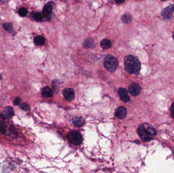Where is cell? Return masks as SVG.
I'll use <instances>...</instances> for the list:
<instances>
[{
	"mask_svg": "<svg viewBox=\"0 0 174 173\" xmlns=\"http://www.w3.org/2000/svg\"><path fill=\"white\" fill-rule=\"evenodd\" d=\"M141 91V86L136 83H132L128 88V92L133 96H137L140 93Z\"/></svg>",
	"mask_w": 174,
	"mask_h": 173,
	"instance_id": "cell-8",
	"label": "cell"
},
{
	"mask_svg": "<svg viewBox=\"0 0 174 173\" xmlns=\"http://www.w3.org/2000/svg\"><path fill=\"white\" fill-rule=\"evenodd\" d=\"M118 93L121 100L125 102L128 103L130 101V97L128 95V91L125 88H120L118 90Z\"/></svg>",
	"mask_w": 174,
	"mask_h": 173,
	"instance_id": "cell-10",
	"label": "cell"
},
{
	"mask_svg": "<svg viewBox=\"0 0 174 173\" xmlns=\"http://www.w3.org/2000/svg\"><path fill=\"white\" fill-rule=\"evenodd\" d=\"M83 47L85 48H92L95 47V44L92 39H87L82 44Z\"/></svg>",
	"mask_w": 174,
	"mask_h": 173,
	"instance_id": "cell-14",
	"label": "cell"
},
{
	"mask_svg": "<svg viewBox=\"0 0 174 173\" xmlns=\"http://www.w3.org/2000/svg\"><path fill=\"white\" fill-rule=\"evenodd\" d=\"M115 2L119 4H122L125 2V0H115Z\"/></svg>",
	"mask_w": 174,
	"mask_h": 173,
	"instance_id": "cell-25",
	"label": "cell"
},
{
	"mask_svg": "<svg viewBox=\"0 0 174 173\" xmlns=\"http://www.w3.org/2000/svg\"><path fill=\"white\" fill-rule=\"evenodd\" d=\"M161 1H167V0H161Z\"/></svg>",
	"mask_w": 174,
	"mask_h": 173,
	"instance_id": "cell-29",
	"label": "cell"
},
{
	"mask_svg": "<svg viewBox=\"0 0 174 173\" xmlns=\"http://www.w3.org/2000/svg\"><path fill=\"white\" fill-rule=\"evenodd\" d=\"M172 38L174 40V32L172 33Z\"/></svg>",
	"mask_w": 174,
	"mask_h": 173,
	"instance_id": "cell-28",
	"label": "cell"
},
{
	"mask_svg": "<svg viewBox=\"0 0 174 173\" xmlns=\"http://www.w3.org/2000/svg\"><path fill=\"white\" fill-rule=\"evenodd\" d=\"M72 122L74 125L76 127H81L85 125V120L82 116L75 117L72 119Z\"/></svg>",
	"mask_w": 174,
	"mask_h": 173,
	"instance_id": "cell-12",
	"label": "cell"
},
{
	"mask_svg": "<svg viewBox=\"0 0 174 173\" xmlns=\"http://www.w3.org/2000/svg\"><path fill=\"white\" fill-rule=\"evenodd\" d=\"M54 3L52 1H50L45 4L42 10V15L45 19L50 21L52 18V11L54 7Z\"/></svg>",
	"mask_w": 174,
	"mask_h": 173,
	"instance_id": "cell-5",
	"label": "cell"
},
{
	"mask_svg": "<svg viewBox=\"0 0 174 173\" xmlns=\"http://www.w3.org/2000/svg\"><path fill=\"white\" fill-rule=\"evenodd\" d=\"M122 20L123 23L128 24L132 21V17L129 14H125L122 17Z\"/></svg>",
	"mask_w": 174,
	"mask_h": 173,
	"instance_id": "cell-17",
	"label": "cell"
},
{
	"mask_svg": "<svg viewBox=\"0 0 174 173\" xmlns=\"http://www.w3.org/2000/svg\"><path fill=\"white\" fill-rule=\"evenodd\" d=\"M101 47L104 49H106L111 48L112 46V43L110 40L107 39H104L101 41Z\"/></svg>",
	"mask_w": 174,
	"mask_h": 173,
	"instance_id": "cell-15",
	"label": "cell"
},
{
	"mask_svg": "<svg viewBox=\"0 0 174 173\" xmlns=\"http://www.w3.org/2000/svg\"><path fill=\"white\" fill-rule=\"evenodd\" d=\"M20 102H21V98L19 97H17L16 98H15L14 100V103L16 106H19L20 105Z\"/></svg>",
	"mask_w": 174,
	"mask_h": 173,
	"instance_id": "cell-23",
	"label": "cell"
},
{
	"mask_svg": "<svg viewBox=\"0 0 174 173\" xmlns=\"http://www.w3.org/2000/svg\"><path fill=\"white\" fill-rule=\"evenodd\" d=\"M3 28L6 31H7V32L10 33L12 32L13 29H14L12 24L11 23H9V22L4 23L3 25Z\"/></svg>",
	"mask_w": 174,
	"mask_h": 173,
	"instance_id": "cell-19",
	"label": "cell"
},
{
	"mask_svg": "<svg viewBox=\"0 0 174 173\" xmlns=\"http://www.w3.org/2000/svg\"><path fill=\"white\" fill-rule=\"evenodd\" d=\"M32 16L35 20L38 21V22L42 21L43 19V15L39 12H32Z\"/></svg>",
	"mask_w": 174,
	"mask_h": 173,
	"instance_id": "cell-18",
	"label": "cell"
},
{
	"mask_svg": "<svg viewBox=\"0 0 174 173\" xmlns=\"http://www.w3.org/2000/svg\"><path fill=\"white\" fill-rule=\"evenodd\" d=\"M174 13V4H171L164 8L161 12V15L165 20H170Z\"/></svg>",
	"mask_w": 174,
	"mask_h": 173,
	"instance_id": "cell-6",
	"label": "cell"
},
{
	"mask_svg": "<svg viewBox=\"0 0 174 173\" xmlns=\"http://www.w3.org/2000/svg\"><path fill=\"white\" fill-rule=\"evenodd\" d=\"M127 109L125 107H118L115 112V115L120 119L125 118L127 115Z\"/></svg>",
	"mask_w": 174,
	"mask_h": 173,
	"instance_id": "cell-9",
	"label": "cell"
},
{
	"mask_svg": "<svg viewBox=\"0 0 174 173\" xmlns=\"http://www.w3.org/2000/svg\"></svg>",
	"mask_w": 174,
	"mask_h": 173,
	"instance_id": "cell-30",
	"label": "cell"
},
{
	"mask_svg": "<svg viewBox=\"0 0 174 173\" xmlns=\"http://www.w3.org/2000/svg\"><path fill=\"white\" fill-rule=\"evenodd\" d=\"M20 109H22L25 111H29L30 110V106L28 105V104L27 103H24L20 105Z\"/></svg>",
	"mask_w": 174,
	"mask_h": 173,
	"instance_id": "cell-20",
	"label": "cell"
},
{
	"mask_svg": "<svg viewBox=\"0 0 174 173\" xmlns=\"http://www.w3.org/2000/svg\"><path fill=\"white\" fill-rule=\"evenodd\" d=\"M67 139L69 143L74 145H80L82 141V135L78 131L72 130L67 135Z\"/></svg>",
	"mask_w": 174,
	"mask_h": 173,
	"instance_id": "cell-4",
	"label": "cell"
},
{
	"mask_svg": "<svg viewBox=\"0 0 174 173\" xmlns=\"http://www.w3.org/2000/svg\"><path fill=\"white\" fill-rule=\"evenodd\" d=\"M54 92L49 86H45L42 90V95L44 98H50L52 97Z\"/></svg>",
	"mask_w": 174,
	"mask_h": 173,
	"instance_id": "cell-13",
	"label": "cell"
},
{
	"mask_svg": "<svg viewBox=\"0 0 174 173\" xmlns=\"http://www.w3.org/2000/svg\"><path fill=\"white\" fill-rule=\"evenodd\" d=\"M19 14L20 16H26L28 14V10L25 7H22V8L19 9Z\"/></svg>",
	"mask_w": 174,
	"mask_h": 173,
	"instance_id": "cell-21",
	"label": "cell"
},
{
	"mask_svg": "<svg viewBox=\"0 0 174 173\" xmlns=\"http://www.w3.org/2000/svg\"><path fill=\"white\" fill-rule=\"evenodd\" d=\"M44 38L41 36H37L34 39V43L37 46H42L44 44Z\"/></svg>",
	"mask_w": 174,
	"mask_h": 173,
	"instance_id": "cell-16",
	"label": "cell"
},
{
	"mask_svg": "<svg viewBox=\"0 0 174 173\" xmlns=\"http://www.w3.org/2000/svg\"><path fill=\"white\" fill-rule=\"evenodd\" d=\"M2 74H1V73L0 72V80H2Z\"/></svg>",
	"mask_w": 174,
	"mask_h": 173,
	"instance_id": "cell-27",
	"label": "cell"
},
{
	"mask_svg": "<svg viewBox=\"0 0 174 173\" xmlns=\"http://www.w3.org/2000/svg\"><path fill=\"white\" fill-rule=\"evenodd\" d=\"M137 133L144 141H150L156 135V130L154 127L148 123H143L137 128Z\"/></svg>",
	"mask_w": 174,
	"mask_h": 173,
	"instance_id": "cell-2",
	"label": "cell"
},
{
	"mask_svg": "<svg viewBox=\"0 0 174 173\" xmlns=\"http://www.w3.org/2000/svg\"><path fill=\"white\" fill-rule=\"evenodd\" d=\"M170 110H171V116H172V118L174 119V102L172 104V106H171Z\"/></svg>",
	"mask_w": 174,
	"mask_h": 173,
	"instance_id": "cell-24",
	"label": "cell"
},
{
	"mask_svg": "<svg viewBox=\"0 0 174 173\" xmlns=\"http://www.w3.org/2000/svg\"><path fill=\"white\" fill-rule=\"evenodd\" d=\"M63 94L66 100L68 101H71L74 98V92L71 88H67L64 89Z\"/></svg>",
	"mask_w": 174,
	"mask_h": 173,
	"instance_id": "cell-11",
	"label": "cell"
},
{
	"mask_svg": "<svg viewBox=\"0 0 174 173\" xmlns=\"http://www.w3.org/2000/svg\"><path fill=\"white\" fill-rule=\"evenodd\" d=\"M6 127L4 123L0 122V133H5Z\"/></svg>",
	"mask_w": 174,
	"mask_h": 173,
	"instance_id": "cell-22",
	"label": "cell"
},
{
	"mask_svg": "<svg viewBox=\"0 0 174 173\" xmlns=\"http://www.w3.org/2000/svg\"><path fill=\"white\" fill-rule=\"evenodd\" d=\"M14 115V111L13 107L10 106L5 107L1 113V117L3 119H10Z\"/></svg>",
	"mask_w": 174,
	"mask_h": 173,
	"instance_id": "cell-7",
	"label": "cell"
},
{
	"mask_svg": "<svg viewBox=\"0 0 174 173\" xmlns=\"http://www.w3.org/2000/svg\"><path fill=\"white\" fill-rule=\"evenodd\" d=\"M124 68L129 74L138 75L141 70V62L134 55H126L124 58Z\"/></svg>",
	"mask_w": 174,
	"mask_h": 173,
	"instance_id": "cell-1",
	"label": "cell"
},
{
	"mask_svg": "<svg viewBox=\"0 0 174 173\" xmlns=\"http://www.w3.org/2000/svg\"><path fill=\"white\" fill-rule=\"evenodd\" d=\"M2 3H7V2H8L9 0H0Z\"/></svg>",
	"mask_w": 174,
	"mask_h": 173,
	"instance_id": "cell-26",
	"label": "cell"
},
{
	"mask_svg": "<svg viewBox=\"0 0 174 173\" xmlns=\"http://www.w3.org/2000/svg\"><path fill=\"white\" fill-rule=\"evenodd\" d=\"M119 66V62L117 58L113 55H107L104 62V67L107 71L113 73L117 70Z\"/></svg>",
	"mask_w": 174,
	"mask_h": 173,
	"instance_id": "cell-3",
	"label": "cell"
}]
</instances>
